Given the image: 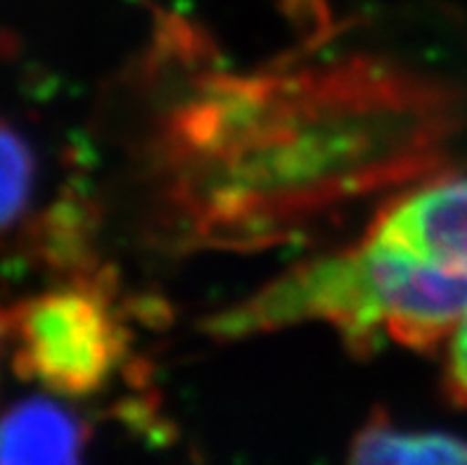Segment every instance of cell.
Instances as JSON below:
<instances>
[{
  "label": "cell",
  "mask_w": 467,
  "mask_h": 465,
  "mask_svg": "<svg viewBox=\"0 0 467 465\" xmlns=\"http://www.w3.org/2000/svg\"><path fill=\"white\" fill-rule=\"evenodd\" d=\"M465 313L467 276L366 240L361 248L296 266L213 316L207 330L235 340L320 321L342 333L354 352H370L379 337L430 352L451 337Z\"/></svg>",
  "instance_id": "cell-1"
},
{
  "label": "cell",
  "mask_w": 467,
  "mask_h": 465,
  "mask_svg": "<svg viewBox=\"0 0 467 465\" xmlns=\"http://www.w3.org/2000/svg\"><path fill=\"white\" fill-rule=\"evenodd\" d=\"M5 333L15 342L17 375L67 396L100 392L126 354L119 313L88 283L19 301L5 312Z\"/></svg>",
  "instance_id": "cell-2"
},
{
  "label": "cell",
  "mask_w": 467,
  "mask_h": 465,
  "mask_svg": "<svg viewBox=\"0 0 467 465\" xmlns=\"http://www.w3.org/2000/svg\"><path fill=\"white\" fill-rule=\"evenodd\" d=\"M370 240L420 264L467 276V178L430 183L391 205Z\"/></svg>",
  "instance_id": "cell-3"
},
{
  "label": "cell",
  "mask_w": 467,
  "mask_h": 465,
  "mask_svg": "<svg viewBox=\"0 0 467 465\" xmlns=\"http://www.w3.org/2000/svg\"><path fill=\"white\" fill-rule=\"evenodd\" d=\"M86 442L88 425L43 396L0 411V463H77Z\"/></svg>",
  "instance_id": "cell-4"
},
{
  "label": "cell",
  "mask_w": 467,
  "mask_h": 465,
  "mask_svg": "<svg viewBox=\"0 0 467 465\" xmlns=\"http://www.w3.org/2000/svg\"><path fill=\"white\" fill-rule=\"evenodd\" d=\"M356 463H467V439L373 420L351 442Z\"/></svg>",
  "instance_id": "cell-5"
},
{
  "label": "cell",
  "mask_w": 467,
  "mask_h": 465,
  "mask_svg": "<svg viewBox=\"0 0 467 465\" xmlns=\"http://www.w3.org/2000/svg\"><path fill=\"white\" fill-rule=\"evenodd\" d=\"M36 162L17 131L0 122V236L24 217L34 190Z\"/></svg>",
  "instance_id": "cell-6"
},
{
  "label": "cell",
  "mask_w": 467,
  "mask_h": 465,
  "mask_svg": "<svg viewBox=\"0 0 467 465\" xmlns=\"http://www.w3.org/2000/svg\"><path fill=\"white\" fill-rule=\"evenodd\" d=\"M446 389L449 396L462 408H467V313L453 328L449 337L446 356Z\"/></svg>",
  "instance_id": "cell-7"
},
{
  "label": "cell",
  "mask_w": 467,
  "mask_h": 465,
  "mask_svg": "<svg viewBox=\"0 0 467 465\" xmlns=\"http://www.w3.org/2000/svg\"><path fill=\"white\" fill-rule=\"evenodd\" d=\"M5 335V313L0 312V337Z\"/></svg>",
  "instance_id": "cell-8"
}]
</instances>
